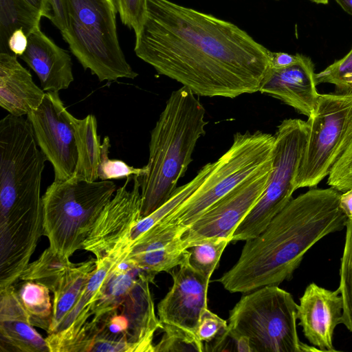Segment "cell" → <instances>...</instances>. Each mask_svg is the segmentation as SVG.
<instances>
[{
	"label": "cell",
	"mask_w": 352,
	"mask_h": 352,
	"mask_svg": "<svg viewBox=\"0 0 352 352\" xmlns=\"http://www.w3.org/2000/svg\"><path fill=\"white\" fill-rule=\"evenodd\" d=\"M50 289L34 281L25 280L16 290L34 327L49 331L53 313Z\"/></svg>",
	"instance_id": "cell-27"
},
{
	"label": "cell",
	"mask_w": 352,
	"mask_h": 352,
	"mask_svg": "<svg viewBox=\"0 0 352 352\" xmlns=\"http://www.w3.org/2000/svg\"><path fill=\"white\" fill-rule=\"evenodd\" d=\"M172 287L157 305V314L164 334L184 338L194 344L199 352L204 344L197 333L201 314L207 308L210 280L194 270L188 262L170 272Z\"/></svg>",
	"instance_id": "cell-10"
},
{
	"label": "cell",
	"mask_w": 352,
	"mask_h": 352,
	"mask_svg": "<svg viewBox=\"0 0 352 352\" xmlns=\"http://www.w3.org/2000/svg\"><path fill=\"white\" fill-rule=\"evenodd\" d=\"M338 289L343 298L342 324L352 332V218L346 224V236L340 269Z\"/></svg>",
	"instance_id": "cell-29"
},
{
	"label": "cell",
	"mask_w": 352,
	"mask_h": 352,
	"mask_svg": "<svg viewBox=\"0 0 352 352\" xmlns=\"http://www.w3.org/2000/svg\"><path fill=\"white\" fill-rule=\"evenodd\" d=\"M302 54H289L285 52H270V67L279 69L295 64L300 59Z\"/></svg>",
	"instance_id": "cell-38"
},
{
	"label": "cell",
	"mask_w": 352,
	"mask_h": 352,
	"mask_svg": "<svg viewBox=\"0 0 352 352\" xmlns=\"http://www.w3.org/2000/svg\"><path fill=\"white\" fill-rule=\"evenodd\" d=\"M298 305L277 285L242 296L230 311L227 335L248 340L251 352L320 351L300 342L296 328Z\"/></svg>",
	"instance_id": "cell-6"
},
{
	"label": "cell",
	"mask_w": 352,
	"mask_h": 352,
	"mask_svg": "<svg viewBox=\"0 0 352 352\" xmlns=\"http://www.w3.org/2000/svg\"><path fill=\"white\" fill-rule=\"evenodd\" d=\"M343 298L335 291L310 283L300 298L298 309L299 325L305 338L320 351L335 352L333 332L342 324Z\"/></svg>",
	"instance_id": "cell-14"
},
{
	"label": "cell",
	"mask_w": 352,
	"mask_h": 352,
	"mask_svg": "<svg viewBox=\"0 0 352 352\" xmlns=\"http://www.w3.org/2000/svg\"><path fill=\"white\" fill-rule=\"evenodd\" d=\"M274 143V135L261 131L235 133L230 147L214 162L201 184L162 221L188 228L213 204L272 162Z\"/></svg>",
	"instance_id": "cell-7"
},
{
	"label": "cell",
	"mask_w": 352,
	"mask_h": 352,
	"mask_svg": "<svg viewBox=\"0 0 352 352\" xmlns=\"http://www.w3.org/2000/svg\"><path fill=\"white\" fill-rule=\"evenodd\" d=\"M316 82L335 85L337 94L352 92V48L343 58L316 74Z\"/></svg>",
	"instance_id": "cell-30"
},
{
	"label": "cell",
	"mask_w": 352,
	"mask_h": 352,
	"mask_svg": "<svg viewBox=\"0 0 352 352\" xmlns=\"http://www.w3.org/2000/svg\"><path fill=\"white\" fill-rule=\"evenodd\" d=\"M28 36L23 29L15 30L8 41V47L10 52L16 56H21L25 52L28 47Z\"/></svg>",
	"instance_id": "cell-37"
},
{
	"label": "cell",
	"mask_w": 352,
	"mask_h": 352,
	"mask_svg": "<svg viewBox=\"0 0 352 352\" xmlns=\"http://www.w3.org/2000/svg\"><path fill=\"white\" fill-rule=\"evenodd\" d=\"M308 118L297 189L316 187L352 144V92L320 94Z\"/></svg>",
	"instance_id": "cell-9"
},
{
	"label": "cell",
	"mask_w": 352,
	"mask_h": 352,
	"mask_svg": "<svg viewBox=\"0 0 352 352\" xmlns=\"http://www.w3.org/2000/svg\"><path fill=\"white\" fill-rule=\"evenodd\" d=\"M230 242L226 237H210L195 243L188 248L189 265L210 280Z\"/></svg>",
	"instance_id": "cell-28"
},
{
	"label": "cell",
	"mask_w": 352,
	"mask_h": 352,
	"mask_svg": "<svg viewBox=\"0 0 352 352\" xmlns=\"http://www.w3.org/2000/svg\"><path fill=\"white\" fill-rule=\"evenodd\" d=\"M213 166L214 162H209L204 165L189 182L177 187L166 203L149 215L141 219L131 230V244L153 225L173 213L201 184L211 171Z\"/></svg>",
	"instance_id": "cell-26"
},
{
	"label": "cell",
	"mask_w": 352,
	"mask_h": 352,
	"mask_svg": "<svg viewBox=\"0 0 352 352\" xmlns=\"http://www.w3.org/2000/svg\"><path fill=\"white\" fill-rule=\"evenodd\" d=\"M0 347L1 352L50 351L45 338L30 322L12 285L0 289Z\"/></svg>",
	"instance_id": "cell-18"
},
{
	"label": "cell",
	"mask_w": 352,
	"mask_h": 352,
	"mask_svg": "<svg viewBox=\"0 0 352 352\" xmlns=\"http://www.w3.org/2000/svg\"><path fill=\"white\" fill-rule=\"evenodd\" d=\"M129 249L130 247L110 268L100 289L91 300L90 314L93 317L91 320L100 321L117 311L137 282L151 272L140 267L128 257Z\"/></svg>",
	"instance_id": "cell-21"
},
{
	"label": "cell",
	"mask_w": 352,
	"mask_h": 352,
	"mask_svg": "<svg viewBox=\"0 0 352 352\" xmlns=\"http://www.w3.org/2000/svg\"><path fill=\"white\" fill-rule=\"evenodd\" d=\"M155 275L151 272L142 276L117 310L129 320L127 338L135 346L136 352H154V334L157 329H162L155 314L149 287Z\"/></svg>",
	"instance_id": "cell-19"
},
{
	"label": "cell",
	"mask_w": 352,
	"mask_h": 352,
	"mask_svg": "<svg viewBox=\"0 0 352 352\" xmlns=\"http://www.w3.org/2000/svg\"><path fill=\"white\" fill-rule=\"evenodd\" d=\"M272 169L273 160L209 207L183 234L184 248L210 237H226L231 242L234 230L263 192Z\"/></svg>",
	"instance_id": "cell-11"
},
{
	"label": "cell",
	"mask_w": 352,
	"mask_h": 352,
	"mask_svg": "<svg viewBox=\"0 0 352 352\" xmlns=\"http://www.w3.org/2000/svg\"><path fill=\"white\" fill-rule=\"evenodd\" d=\"M70 113L58 92L47 91L41 104L27 115L36 143L54 168V181L73 177L78 161Z\"/></svg>",
	"instance_id": "cell-12"
},
{
	"label": "cell",
	"mask_w": 352,
	"mask_h": 352,
	"mask_svg": "<svg viewBox=\"0 0 352 352\" xmlns=\"http://www.w3.org/2000/svg\"><path fill=\"white\" fill-rule=\"evenodd\" d=\"M341 195L331 187L314 188L292 199L261 234L245 241L237 262L216 280L231 293L246 294L290 280L311 248L346 227Z\"/></svg>",
	"instance_id": "cell-2"
},
{
	"label": "cell",
	"mask_w": 352,
	"mask_h": 352,
	"mask_svg": "<svg viewBox=\"0 0 352 352\" xmlns=\"http://www.w3.org/2000/svg\"><path fill=\"white\" fill-rule=\"evenodd\" d=\"M340 206L348 218H352V189L342 193Z\"/></svg>",
	"instance_id": "cell-40"
},
{
	"label": "cell",
	"mask_w": 352,
	"mask_h": 352,
	"mask_svg": "<svg viewBox=\"0 0 352 352\" xmlns=\"http://www.w3.org/2000/svg\"><path fill=\"white\" fill-rule=\"evenodd\" d=\"M116 185L76 177L54 181L41 197L43 235L52 250L69 258L82 245Z\"/></svg>",
	"instance_id": "cell-5"
},
{
	"label": "cell",
	"mask_w": 352,
	"mask_h": 352,
	"mask_svg": "<svg viewBox=\"0 0 352 352\" xmlns=\"http://www.w3.org/2000/svg\"><path fill=\"white\" fill-rule=\"evenodd\" d=\"M30 7L40 13L42 17L50 21L52 18V10L50 0H24Z\"/></svg>",
	"instance_id": "cell-39"
},
{
	"label": "cell",
	"mask_w": 352,
	"mask_h": 352,
	"mask_svg": "<svg viewBox=\"0 0 352 352\" xmlns=\"http://www.w3.org/2000/svg\"><path fill=\"white\" fill-rule=\"evenodd\" d=\"M45 92L11 53L0 52V106L9 114L22 117L36 109Z\"/></svg>",
	"instance_id": "cell-20"
},
{
	"label": "cell",
	"mask_w": 352,
	"mask_h": 352,
	"mask_svg": "<svg viewBox=\"0 0 352 352\" xmlns=\"http://www.w3.org/2000/svg\"><path fill=\"white\" fill-rule=\"evenodd\" d=\"M316 85L314 63L309 57L302 55L299 61L292 65L270 67L259 92L281 100L309 118L320 95Z\"/></svg>",
	"instance_id": "cell-16"
},
{
	"label": "cell",
	"mask_w": 352,
	"mask_h": 352,
	"mask_svg": "<svg viewBox=\"0 0 352 352\" xmlns=\"http://www.w3.org/2000/svg\"><path fill=\"white\" fill-rule=\"evenodd\" d=\"M308 132L307 121L283 120L274 134L273 169L261 196L234 230L231 242L261 234L293 199Z\"/></svg>",
	"instance_id": "cell-8"
},
{
	"label": "cell",
	"mask_w": 352,
	"mask_h": 352,
	"mask_svg": "<svg viewBox=\"0 0 352 352\" xmlns=\"http://www.w3.org/2000/svg\"><path fill=\"white\" fill-rule=\"evenodd\" d=\"M348 14L352 16V0H335Z\"/></svg>",
	"instance_id": "cell-41"
},
{
	"label": "cell",
	"mask_w": 352,
	"mask_h": 352,
	"mask_svg": "<svg viewBox=\"0 0 352 352\" xmlns=\"http://www.w3.org/2000/svg\"><path fill=\"white\" fill-rule=\"evenodd\" d=\"M129 326L127 318L124 314L115 311L107 317L104 328L112 334L125 335L127 337Z\"/></svg>",
	"instance_id": "cell-35"
},
{
	"label": "cell",
	"mask_w": 352,
	"mask_h": 352,
	"mask_svg": "<svg viewBox=\"0 0 352 352\" xmlns=\"http://www.w3.org/2000/svg\"><path fill=\"white\" fill-rule=\"evenodd\" d=\"M122 23L137 36L145 17V0H115Z\"/></svg>",
	"instance_id": "cell-34"
},
{
	"label": "cell",
	"mask_w": 352,
	"mask_h": 352,
	"mask_svg": "<svg viewBox=\"0 0 352 352\" xmlns=\"http://www.w3.org/2000/svg\"><path fill=\"white\" fill-rule=\"evenodd\" d=\"M28 47L20 58L35 72L43 91L58 92L74 81L70 55L36 27L28 35Z\"/></svg>",
	"instance_id": "cell-17"
},
{
	"label": "cell",
	"mask_w": 352,
	"mask_h": 352,
	"mask_svg": "<svg viewBox=\"0 0 352 352\" xmlns=\"http://www.w3.org/2000/svg\"><path fill=\"white\" fill-rule=\"evenodd\" d=\"M228 323L217 314L212 313L208 308L203 311L197 333L199 341L204 342H211L218 339L219 343L222 342L227 335Z\"/></svg>",
	"instance_id": "cell-32"
},
{
	"label": "cell",
	"mask_w": 352,
	"mask_h": 352,
	"mask_svg": "<svg viewBox=\"0 0 352 352\" xmlns=\"http://www.w3.org/2000/svg\"><path fill=\"white\" fill-rule=\"evenodd\" d=\"M50 1L52 10L51 21L60 30L63 35L67 28V1L66 0H50Z\"/></svg>",
	"instance_id": "cell-36"
},
{
	"label": "cell",
	"mask_w": 352,
	"mask_h": 352,
	"mask_svg": "<svg viewBox=\"0 0 352 352\" xmlns=\"http://www.w3.org/2000/svg\"><path fill=\"white\" fill-rule=\"evenodd\" d=\"M136 56L197 96L259 91L270 52L235 24L170 0H145Z\"/></svg>",
	"instance_id": "cell-1"
},
{
	"label": "cell",
	"mask_w": 352,
	"mask_h": 352,
	"mask_svg": "<svg viewBox=\"0 0 352 352\" xmlns=\"http://www.w3.org/2000/svg\"><path fill=\"white\" fill-rule=\"evenodd\" d=\"M327 184L342 193L352 189V144L333 166Z\"/></svg>",
	"instance_id": "cell-33"
},
{
	"label": "cell",
	"mask_w": 352,
	"mask_h": 352,
	"mask_svg": "<svg viewBox=\"0 0 352 352\" xmlns=\"http://www.w3.org/2000/svg\"><path fill=\"white\" fill-rule=\"evenodd\" d=\"M67 28L62 35L85 69L100 82L138 76L119 43L115 0H66Z\"/></svg>",
	"instance_id": "cell-4"
},
{
	"label": "cell",
	"mask_w": 352,
	"mask_h": 352,
	"mask_svg": "<svg viewBox=\"0 0 352 352\" xmlns=\"http://www.w3.org/2000/svg\"><path fill=\"white\" fill-rule=\"evenodd\" d=\"M311 2L318 3V4H327L329 0H309Z\"/></svg>",
	"instance_id": "cell-42"
},
{
	"label": "cell",
	"mask_w": 352,
	"mask_h": 352,
	"mask_svg": "<svg viewBox=\"0 0 352 352\" xmlns=\"http://www.w3.org/2000/svg\"><path fill=\"white\" fill-rule=\"evenodd\" d=\"M186 229L179 223L159 221L131 244L128 257L156 274L170 272L188 261V249L182 244Z\"/></svg>",
	"instance_id": "cell-15"
},
{
	"label": "cell",
	"mask_w": 352,
	"mask_h": 352,
	"mask_svg": "<svg viewBox=\"0 0 352 352\" xmlns=\"http://www.w3.org/2000/svg\"><path fill=\"white\" fill-rule=\"evenodd\" d=\"M0 50L11 53L8 41L12 33L21 28L28 36L40 26L41 14L24 0H0Z\"/></svg>",
	"instance_id": "cell-24"
},
{
	"label": "cell",
	"mask_w": 352,
	"mask_h": 352,
	"mask_svg": "<svg viewBox=\"0 0 352 352\" xmlns=\"http://www.w3.org/2000/svg\"><path fill=\"white\" fill-rule=\"evenodd\" d=\"M70 120L74 130L78 152V161L74 177L87 182L98 179L100 164V136L97 133V120L93 114L78 119L70 113Z\"/></svg>",
	"instance_id": "cell-23"
},
{
	"label": "cell",
	"mask_w": 352,
	"mask_h": 352,
	"mask_svg": "<svg viewBox=\"0 0 352 352\" xmlns=\"http://www.w3.org/2000/svg\"><path fill=\"white\" fill-rule=\"evenodd\" d=\"M110 147V139L108 136H106L100 146V164L98 170V179L104 181L129 177L133 175L142 177L146 174L147 169L145 166L142 168H135L129 166L122 160L109 159Z\"/></svg>",
	"instance_id": "cell-31"
},
{
	"label": "cell",
	"mask_w": 352,
	"mask_h": 352,
	"mask_svg": "<svg viewBox=\"0 0 352 352\" xmlns=\"http://www.w3.org/2000/svg\"><path fill=\"white\" fill-rule=\"evenodd\" d=\"M73 264L68 257L54 252L49 247L36 260L29 263L19 279L39 283L53 292Z\"/></svg>",
	"instance_id": "cell-25"
},
{
	"label": "cell",
	"mask_w": 352,
	"mask_h": 352,
	"mask_svg": "<svg viewBox=\"0 0 352 352\" xmlns=\"http://www.w3.org/2000/svg\"><path fill=\"white\" fill-rule=\"evenodd\" d=\"M96 268V259L74 263L53 293V313L47 334L56 333L74 307Z\"/></svg>",
	"instance_id": "cell-22"
},
{
	"label": "cell",
	"mask_w": 352,
	"mask_h": 352,
	"mask_svg": "<svg viewBox=\"0 0 352 352\" xmlns=\"http://www.w3.org/2000/svg\"><path fill=\"white\" fill-rule=\"evenodd\" d=\"M205 115L188 88L182 86L170 94L151 133L147 171L140 177L142 219L166 203L185 175L196 144L206 133Z\"/></svg>",
	"instance_id": "cell-3"
},
{
	"label": "cell",
	"mask_w": 352,
	"mask_h": 352,
	"mask_svg": "<svg viewBox=\"0 0 352 352\" xmlns=\"http://www.w3.org/2000/svg\"><path fill=\"white\" fill-rule=\"evenodd\" d=\"M140 177H126L94 223L82 249L100 261L119 250L130 246L131 230L142 219Z\"/></svg>",
	"instance_id": "cell-13"
}]
</instances>
